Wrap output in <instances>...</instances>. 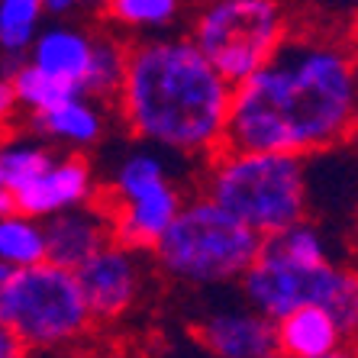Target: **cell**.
I'll use <instances>...</instances> for the list:
<instances>
[{"label": "cell", "mask_w": 358, "mask_h": 358, "mask_svg": "<svg viewBox=\"0 0 358 358\" xmlns=\"http://www.w3.org/2000/svg\"><path fill=\"white\" fill-rule=\"evenodd\" d=\"M291 33V20L271 0H213L191 17L187 39L229 87L265 65Z\"/></svg>", "instance_id": "obj_5"}, {"label": "cell", "mask_w": 358, "mask_h": 358, "mask_svg": "<svg viewBox=\"0 0 358 358\" xmlns=\"http://www.w3.org/2000/svg\"><path fill=\"white\" fill-rule=\"evenodd\" d=\"M278 358H326L349 349V336L342 333L326 310L297 307L275 323Z\"/></svg>", "instance_id": "obj_14"}, {"label": "cell", "mask_w": 358, "mask_h": 358, "mask_svg": "<svg viewBox=\"0 0 358 358\" xmlns=\"http://www.w3.org/2000/svg\"><path fill=\"white\" fill-rule=\"evenodd\" d=\"M33 129L49 142H62V145H75V149H87L94 142L103 139L107 133V117L97 100L84 97H68L65 103L45 110L39 117H33Z\"/></svg>", "instance_id": "obj_15"}, {"label": "cell", "mask_w": 358, "mask_h": 358, "mask_svg": "<svg viewBox=\"0 0 358 358\" xmlns=\"http://www.w3.org/2000/svg\"><path fill=\"white\" fill-rule=\"evenodd\" d=\"M200 345L213 358H278L275 323L249 307H220L197 323Z\"/></svg>", "instance_id": "obj_11"}, {"label": "cell", "mask_w": 358, "mask_h": 358, "mask_svg": "<svg viewBox=\"0 0 358 358\" xmlns=\"http://www.w3.org/2000/svg\"><path fill=\"white\" fill-rule=\"evenodd\" d=\"M45 262V233L39 220H29L23 213L0 217V265L10 271H26Z\"/></svg>", "instance_id": "obj_19"}, {"label": "cell", "mask_w": 358, "mask_h": 358, "mask_svg": "<svg viewBox=\"0 0 358 358\" xmlns=\"http://www.w3.org/2000/svg\"><path fill=\"white\" fill-rule=\"evenodd\" d=\"M52 159H55V152L42 139H33V136L0 139V187L17 194L33 178H39Z\"/></svg>", "instance_id": "obj_20"}, {"label": "cell", "mask_w": 358, "mask_h": 358, "mask_svg": "<svg viewBox=\"0 0 358 358\" xmlns=\"http://www.w3.org/2000/svg\"><path fill=\"white\" fill-rule=\"evenodd\" d=\"M126 55H129V45H126L123 36L117 33H94V49H91V62H87V71L81 78V94L91 100H107L120 94V84H123V71H126Z\"/></svg>", "instance_id": "obj_18"}, {"label": "cell", "mask_w": 358, "mask_h": 358, "mask_svg": "<svg viewBox=\"0 0 358 358\" xmlns=\"http://www.w3.org/2000/svg\"><path fill=\"white\" fill-rule=\"evenodd\" d=\"M42 26V0H0V78H10L23 65Z\"/></svg>", "instance_id": "obj_16"}, {"label": "cell", "mask_w": 358, "mask_h": 358, "mask_svg": "<svg viewBox=\"0 0 358 358\" xmlns=\"http://www.w3.org/2000/svg\"><path fill=\"white\" fill-rule=\"evenodd\" d=\"M94 49V33L75 23H45L36 36V42L26 52V65L36 71L55 78V81L75 84L81 91V78L87 71Z\"/></svg>", "instance_id": "obj_13"}, {"label": "cell", "mask_w": 358, "mask_h": 358, "mask_svg": "<svg viewBox=\"0 0 358 358\" xmlns=\"http://www.w3.org/2000/svg\"><path fill=\"white\" fill-rule=\"evenodd\" d=\"M239 284L245 307L271 323L297 307H320L342 326L349 339L358 329V281L349 268L336 262L300 268L259 245V255L239 278Z\"/></svg>", "instance_id": "obj_6"}, {"label": "cell", "mask_w": 358, "mask_h": 358, "mask_svg": "<svg viewBox=\"0 0 358 358\" xmlns=\"http://www.w3.org/2000/svg\"><path fill=\"white\" fill-rule=\"evenodd\" d=\"M259 245L262 239L239 220L213 207L207 197H194L171 220L152 255L175 281L191 287H220L249 271Z\"/></svg>", "instance_id": "obj_4"}, {"label": "cell", "mask_w": 358, "mask_h": 358, "mask_svg": "<svg viewBox=\"0 0 358 358\" xmlns=\"http://www.w3.org/2000/svg\"><path fill=\"white\" fill-rule=\"evenodd\" d=\"M358 75L349 42L323 33H287L252 78L233 87L226 145L307 159L352 136Z\"/></svg>", "instance_id": "obj_1"}, {"label": "cell", "mask_w": 358, "mask_h": 358, "mask_svg": "<svg viewBox=\"0 0 358 358\" xmlns=\"http://www.w3.org/2000/svg\"><path fill=\"white\" fill-rule=\"evenodd\" d=\"M326 358H355V352H352V349H342V352H336V355H326Z\"/></svg>", "instance_id": "obj_26"}, {"label": "cell", "mask_w": 358, "mask_h": 358, "mask_svg": "<svg viewBox=\"0 0 358 358\" xmlns=\"http://www.w3.org/2000/svg\"><path fill=\"white\" fill-rule=\"evenodd\" d=\"M0 358H26V349L13 339L10 329H3V326H0Z\"/></svg>", "instance_id": "obj_23"}, {"label": "cell", "mask_w": 358, "mask_h": 358, "mask_svg": "<svg viewBox=\"0 0 358 358\" xmlns=\"http://www.w3.org/2000/svg\"><path fill=\"white\" fill-rule=\"evenodd\" d=\"M184 7L178 0H110L103 3V17L113 29H123L126 36L139 39H155V36H171L181 23Z\"/></svg>", "instance_id": "obj_17"}, {"label": "cell", "mask_w": 358, "mask_h": 358, "mask_svg": "<svg viewBox=\"0 0 358 358\" xmlns=\"http://www.w3.org/2000/svg\"><path fill=\"white\" fill-rule=\"evenodd\" d=\"M91 313L75 281V271L42 262L13 271L3 300V329L26 352H59L91 333Z\"/></svg>", "instance_id": "obj_7"}, {"label": "cell", "mask_w": 358, "mask_h": 358, "mask_svg": "<svg viewBox=\"0 0 358 358\" xmlns=\"http://www.w3.org/2000/svg\"><path fill=\"white\" fill-rule=\"evenodd\" d=\"M203 197L259 239H268L307 213V168L303 159L291 155L220 149L207 159Z\"/></svg>", "instance_id": "obj_3"}, {"label": "cell", "mask_w": 358, "mask_h": 358, "mask_svg": "<svg viewBox=\"0 0 358 358\" xmlns=\"http://www.w3.org/2000/svg\"><path fill=\"white\" fill-rule=\"evenodd\" d=\"M10 84H13V94H17V107L29 110L33 117H39L45 110L65 103L68 97H78V94H81L75 84L55 81V78L42 75V71H36V68L26 65V62L10 75Z\"/></svg>", "instance_id": "obj_21"}, {"label": "cell", "mask_w": 358, "mask_h": 358, "mask_svg": "<svg viewBox=\"0 0 358 358\" xmlns=\"http://www.w3.org/2000/svg\"><path fill=\"white\" fill-rule=\"evenodd\" d=\"M75 281L81 287V297L94 323L120 320L139 303L145 291V259L142 252L107 242L97 255H91L78 268Z\"/></svg>", "instance_id": "obj_9"}, {"label": "cell", "mask_w": 358, "mask_h": 358, "mask_svg": "<svg viewBox=\"0 0 358 358\" xmlns=\"http://www.w3.org/2000/svg\"><path fill=\"white\" fill-rule=\"evenodd\" d=\"M97 358H113V355H97Z\"/></svg>", "instance_id": "obj_27"}, {"label": "cell", "mask_w": 358, "mask_h": 358, "mask_svg": "<svg viewBox=\"0 0 358 358\" xmlns=\"http://www.w3.org/2000/svg\"><path fill=\"white\" fill-rule=\"evenodd\" d=\"M233 87L181 33L129 45L117 107L129 133L175 155L213 159L226 145Z\"/></svg>", "instance_id": "obj_2"}, {"label": "cell", "mask_w": 358, "mask_h": 358, "mask_svg": "<svg viewBox=\"0 0 358 358\" xmlns=\"http://www.w3.org/2000/svg\"><path fill=\"white\" fill-rule=\"evenodd\" d=\"M7 213H13V194L0 187V217H7Z\"/></svg>", "instance_id": "obj_25"}, {"label": "cell", "mask_w": 358, "mask_h": 358, "mask_svg": "<svg viewBox=\"0 0 358 358\" xmlns=\"http://www.w3.org/2000/svg\"><path fill=\"white\" fill-rule=\"evenodd\" d=\"M45 233V262L65 271H78L84 262L97 255L110 239V220L100 203L68 210L42 223Z\"/></svg>", "instance_id": "obj_12"}, {"label": "cell", "mask_w": 358, "mask_h": 358, "mask_svg": "<svg viewBox=\"0 0 358 358\" xmlns=\"http://www.w3.org/2000/svg\"><path fill=\"white\" fill-rule=\"evenodd\" d=\"M87 203H94V171L78 152L55 155L39 178L13 194V210L39 223Z\"/></svg>", "instance_id": "obj_10"}, {"label": "cell", "mask_w": 358, "mask_h": 358, "mask_svg": "<svg viewBox=\"0 0 358 358\" xmlns=\"http://www.w3.org/2000/svg\"><path fill=\"white\" fill-rule=\"evenodd\" d=\"M10 278H13V271H10V268H3V265H0V326H3V300H7Z\"/></svg>", "instance_id": "obj_24"}, {"label": "cell", "mask_w": 358, "mask_h": 358, "mask_svg": "<svg viewBox=\"0 0 358 358\" xmlns=\"http://www.w3.org/2000/svg\"><path fill=\"white\" fill-rule=\"evenodd\" d=\"M184 197L171 181L165 159L155 152H129L113 171L110 200V239L133 252H152L171 220L181 213Z\"/></svg>", "instance_id": "obj_8"}, {"label": "cell", "mask_w": 358, "mask_h": 358, "mask_svg": "<svg viewBox=\"0 0 358 358\" xmlns=\"http://www.w3.org/2000/svg\"><path fill=\"white\" fill-rule=\"evenodd\" d=\"M17 94H13V84L10 78H0V126H7L17 113Z\"/></svg>", "instance_id": "obj_22"}]
</instances>
